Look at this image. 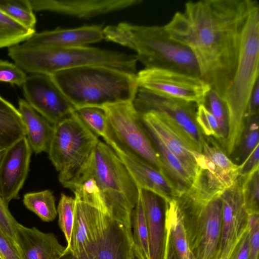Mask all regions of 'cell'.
<instances>
[{
  "mask_svg": "<svg viewBox=\"0 0 259 259\" xmlns=\"http://www.w3.org/2000/svg\"><path fill=\"white\" fill-rule=\"evenodd\" d=\"M140 190L147 224L150 259H163L166 234L165 200L151 191Z\"/></svg>",
  "mask_w": 259,
  "mask_h": 259,
  "instance_id": "obj_23",
  "label": "cell"
},
{
  "mask_svg": "<svg viewBox=\"0 0 259 259\" xmlns=\"http://www.w3.org/2000/svg\"><path fill=\"white\" fill-rule=\"evenodd\" d=\"M100 140L79 118L75 110L53 125L48 157L63 185L76 173Z\"/></svg>",
  "mask_w": 259,
  "mask_h": 259,
  "instance_id": "obj_8",
  "label": "cell"
},
{
  "mask_svg": "<svg viewBox=\"0 0 259 259\" xmlns=\"http://www.w3.org/2000/svg\"><path fill=\"white\" fill-rule=\"evenodd\" d=\"M130 259H145L140 250L134 243L131 249Z\"/></svg>",
  "mask_w": 259,
  "mask_h": 259,
  "instance_id": "obj_46",
  "label": "cell"
},
{
  "mask_svg": "<svg viewBox=\"0 0 259 259\" xmlns=\"http://www.w3.org/2000/svg\"><path fill=\"white\" fill-rule=\"evenodd\" d=\"M99 108L104 111L107 120L106 143L110 141L114 142L124 151L165 175L159 155L133 101L109 104Z\"/></svg>",
  "mask_w": 259,
  "mask_h": 259,
  "instance_id": "obj_9",
  "label": "cell"
},
{
  "mask_svg": "<svg viewBox=\"0 0 259 259\" xmlns=\"http://www.w3.org/2000/svg\"><path fill=\"white\" fill-rule=\"evenodd\" d=\"M90 178L110 214L131 219L139 198V188L132 176L106 143L99 141L88 159L68 181Z\"/></svg>",
  "mask_w": 259,
  "mask_h": 259,
  "instance_id": "obj_6",
  "label": "cell"
},
{
  "mask_svg": "<svg viewBox=\"0 0 259 259\" xmlns=\"http://www.w3.org/2000/svg\"><path fill=\"white\" fill-rule=\"evenodd\" d=\"M6 149L0 148V161H1V160L5 153V152ZM0 197H1V194H0Z\"/></svg>",
  "mask_w": 259,
  "mask_h": 259,
  "instance_id": "obj_47",
  "label": "cell"
},
{
  "mask_svg": "<svg viewBox=\"0 0 259 259\" xmlns=\"http://www.w3.org/2000/svg\"><path fill=\"white\" fill-rule=\"evenodd\" d=\"M0 257L2 259H23L19 248L0 229Z\"/></svg>",
  "mask_w": 259,
  "mask_h": 259,
  "instance_id": "obj_42",
  "label": "cell"
},
{
  "mask_svg": "<svg viewBox=\"0 0 259 259\" xmlns=\"http://www.w3.org/2000/svg\"><path fill=\"white\" fill-rule=\"evenodd\" d=\"M259 168V144L239 165V177L244 179Z\"/></svg>",
  "mask_w": 259,
  "mask_h": 259,
  "instance_id": "obj_41",
  "label": "cell"
},
{
  "mask_svg": "<svg viewBox=\"0 0 259 259\" xmlns=\"http://www.w3.org/2000/svg\"><path fill=\"white\" fill-rule=\"evenodd\" d=\"M196 121L203 135L214 137L220 141L217 121L204 104L197 106Z\"/></svg>",
  "mask_w": 259,
  "mask_h": 259,
  "instance_id": "obj_37",
  "label": "cell"
},
{
  "mask_svg": "<svg viewBox=\"0 0 259 259\" xmlns=\"http://www.w3.org/2000/svg\"><path fill=\"white\" fill-rule=\"evenodd\" d=\"M18 110L25 125L27 138L32 152H48L53 132V125L24 99L18 101Z\"/></svg>",
  "mask_w": 259,
  "mask_h": 259,
  "instance_id": "obj_24",
  "label": "cell"
},
{
  "mask_svg": "<svg viewBox=\"0 0 259 259\" xmlns=\"http://www.w3.org/2000/svg\"><path fill=\"white\" fill-rule=\"evenodd\" d=\"M242 179L239 178L220 196L222 205V230L218 259H228L235 245L248 228V214L241 190Z\"/></svg>",
  "mask_w": 259,
  "mask_h": 259,
  "instance_id": "obj_15",
  "label": "cell"
},
{
  "mask_svg": "<svg viewBox=\"0 0 259 259\" xmlns=\"http://www.w3.org/2000/svg\"><path fill=\"white\" fill-rule=\"evenodd\" d=\"M249 0L190 1L163 26L194 54L201 77L224 99L239 53Z\"/></svg>",
  "mask_w": 259,
  "mask_h": 259,
  "instance_id": "obj_1",
  "label": "cell"
},
{
  "mask_svg": "<svg viewBox=\"0 0 259 259\" xmlns=\"http://www.w3.org/2000/svg\"><path fill=\"white\" fill-rule=\"evenodd\" d=\"M32 153L26 137L7 148L0 161V194L9 205L20 198L19 192L28 175Z\"/></svg>",
  "mask_w": 259,
  "mask_h": 259,
  "instance_id": "obj_17",
  "label": "cell"
},
{
  "mask_svg": "<svg viewBox=\"0 0 259 259\" xmlns=\"http://www.w3.org/2000/svg\"><path fill=\"white\" fill-rule=\"evenodd\" d=\"M122 162L137 186L157 194L165 201L181 196L170 180L147 163L121 149L114 142L107 143Z\"/></svg>",
  "mask_w": 259,
  "mask_h": 259,
  "instance_id": "obj_20",
  "label": "cell"
},
{
  "mask_svg": "<svg viewBox=\"0 0 259 259\" xmlns=\"http://www.w3.org/2000/svg\"><path fill=\"white\" fill-rule=\"evenodd\" d=\"M75 200L72 197L61 193L57 211L59 225L67 244L71 238L74 220Z\"/></svg>",
  "mask_w": 259,
  "mask_h": 259,
  "instance_id": "obj_36",
  "label": "cell"
},
{
  "mask_svg": "<svg viewBox=\"0 0 259 259\" xmlns=\"http://www.w3.org/2000/svg\"><path fill=\"white\" fill-rule=\"evenodd\" d=\"M18 223L10 212L8 205L0 197V229L19 248L17 240V226Z\"/></svg>",
  "mask_w": 259,
  "mask_h": 259,
  "instance_id": "obj_38",
  "label": "cell"
},
{
  "mask_svg": "<svg viewBox=\"0 0 259 259\" xmlns=\"http://www.w3.org/2000/svg\"><path fill=\"white\" fill-rule=\"evenodd\" d=\"M258 137V114L246 119L244 128L237 147L238 148L237 158L240 164L244 161L256 146L259 144Z\"/></svg>",
  "mask_w": 259,
  "mask_h": 259,
  "instance_id": "obj_34",
  "label": "cell"
},
{
  "mask_svg": "<svg viewBox=\"0 0 259 259\" xmlns=\"http://www.w3.org/2000/svg\"><path fill=\"white\" fill-rule=\"evenodd\" d=\"M0 10L25 27L35 29L36 19L29 0H0Z\"/></svg>",
  "mask_w": 259,
  "mask_h": 259,
  "instance_id": "obj_31",
  "label": "cell"
},
{
  "mask_svg": "<svg viewBox=\"0 0 259 259\" xmlns=\"http://www.w3.org/2000/svg\"><path fill=\"white\" fill-rule=\"evenodd\" d=\"M102 25H86L74 28L58 27L52 30L35 33L23 44L48 48H70L87 46L104 39Z\"/></svg>",
  "mask_w": 259,
  "mask_h": 259,
  "instance_id": "obj_21",
  "label": "cell"
},
{
  "mask_svg": "<svg viewBox=\"0 0 259 259\" xmlns=\"http://www.w3.org/2000/svg\"><path fill=\"white\" fill-rule=\"evenodd\" d=\"M166 225L179 259H195L190 248L178 200L165 201Z\"/></svg>",
  "mask_w": 259,
  "mask_h": 259,
  "instance_id": "obj_26",
  "label": "cell"
},
{
  "mask_svg": "<svg viewBox=\"0 0 259 259\" xmlns=\"http://www.w3.org/2000/svg\"><path fill=\"white\" fill-rule=\"evenodd\" d=\"M74 199L72 234L62 255L77 257L99 238L113 217L78 196Z\"/></svg>",
  "mask_w": 259,
  "mask_h": 259,
  "instance_id": "obj_14",
  "label": "cell"
},
{
  "mask_svg": "<svg viewBox=\"0 0 259 259\" xmlns=\"http://www.w3.org/2000/svg\"><path fill=\"white\" fill-rule=\"evenodd\" d=\"M140 114L154 111L163 116L197 152L202 153L204 137L196 121L197 105L139 88L133 101Z\"/></svg>",
  "mask_w": 259,
  "mask_h": 259,
  "instance_id": "obj_11",
  "label": "cell"
},
{
  "mask_svg": "<svg viewBox=\"0 0 259 259\" xmlns=\"http://www.w3.org/2000/svg\"><path fill=\"white\" fill-rule=\"evenodd\" d=\"M140 114L147 132L156 137L180 160L194 182L199 174L201 153L159 113L150 111Z\"/></svg>",
  "mask_w": 259,
  "mask_h": 259,
  "instance_id": "obj_18",
  "label": "cell"
},
{
  "mask_svg": "<svg viewBox=\"0 0 259 259\" xmlns=\"http://www.w3.org/2000/svg\"><path fill=\"white\" fill-rule=\"evenodd\" d=\"M249 233L248 228L239 239L228 259H249Z\"/></svg>",
  "mask_w": 259,
  "mask_h": 259,
  "instance_id": "obj_43",
  "label": "cell"
},
{
  "mask_svg": "<svg viewBox=\"0 0 259 259\" xmlns=\"http://www.w3.org/2000/svg\"><path fill=\"white\" fill-rule=\"evenodd\" d=\"M26 135L18 109L0 96V148H8Z\"/></svg>",
  "mask_w": 259,
  "mask_h": 259,
  "instance_id": "obj_27",
  "label": "cell"
},
{
  "mask_svg": "<svg viewBox=\"0 0 259 259\" xmlns=\"http://www.w3.org/2000/svg\"><path fill=\"white\" fill-rule=\"evenodd\" d=\"M147 134L159 155L165 175L181 196L187 194L192 187L193 178L180 160L162 142L153 135Z\"/></svg>",
  "mask_w": 259,
  "mask_h": 259,
  "instance_id": "obj_25",
  "label": "cell"
},
{
  "mask_svg": "<svg viewBox=\"0 0 259 259\" xmlns=\"http://www.w3.org/2000/svg\"><path fill=\"white\" fill-rule=\"evenodd\" d=\"M258 62L259 4L256 0H249L236 70L224 98L228 114V132L223 146L229 155L236 149L244 128L249 98L258 80Z\"/></svg>",
  "mask_w": 259,
  "mask_h": 259,
  "instance_id": "obj_2",
  "label": "cell"
},
{
  "mask_svg": "<svg viewBox=\"0 0 259 259\" xmlns=\"http://www.w3.org/2000/svg\"><path fill=\"white\" fill-rule=\"evenodd\" d=\"M17 240L23 259H60L66 248L54 233L20 223L17 226Z\"/></svg>",
  "mask_w": 259,
  "mask_h": 259,
  "instance_id": "obj_22",
  "label": "cell"
},
{
  "mask_svg": "<svg viewBox=\"0 0 259 259\" xmlns=\"http://www.w3.org/2000/svg\"><path fill=\"white\" fill-rule=\"evenodd\" d=\"M248 228L249 233V259H258L259 213L248 214Z\"/></svg>",
  "mask_w": 259,
  "mask_h": 259,
  "instance_id": "obj_40",
  "label": "cell"
},
{
  "mask_svg": "<svg viewBox=\"0 0 259 259\" xmlns=\"http://www.w3.org/2000/svg\"><path fill=\"white\" fill-rule=\"evenodd\" d=\"M35 33L0 10V49L9 48L26 41Z\"/></svg>",
  "mask_w": 259,
  "mask_h": 259,
  "instance_id": "obj_29",
  "label": "cell"
},
{
  "mask_svg": "<svg viewBox=\"0 0 259 259\" xmlns=\"http://www.w3.org/2000/svg\"><path fill=\"white\" fill-rule=\"evenodd\" d=\"M204 105L217 121L220 142L224 145L228 132V114L225 103L215 91L211 89L205 98Z\"/></svg>",
  "mask_w": 259,
  "mask_h": 259,
  "instance_id": "obj_32",
  "label": "cell"
},
{
  "mask_svg": "<svg viewBox=\"0 0 259 259\" xmlns=\"http://www.w3.org/2000/svg\"><path fill=\"white\" fill-rule=\"evenodd\" d=\"M259 107V82L256 81L251 92L245 115L247 118L258 114ZM246 121V120H245Z\"/></svg>",
  "mask_w": 259,
  "mask_h": 259,
  "instance_id": "obj_44",
  "label": "cell"
},
{
  "mask_svg": "<svg viewBox=\"0 0 259 259\" xmlns=\"http://www.w3.org/2000/svg\"><path fill=\"white\" fill-rule=\"evenodd\" d=\"M26 77L25 72L15 63L0 60V82L22 87Z\"/></svg>",
  "mask_w": 259,
  "mask_h": 259,
  "instance_id": "obj_39",
  "label": "cell"
},
{
  "mask_svg": "<svg viewBox=\"0 0 259 259\" xmlns=\"http://www.w3.org/2000/svg\"><path fill=\"white\" fill-rule=\"evenodd\" d=\"M136 78L139 88L197 105L204 104L211 90L200 77L167 69L145 68Z\"/></svg>",
  "mask_w": 259,
  "mask_h": 259,
  "instance_id": "obj_12",
  "label": "cell"
},
{
  "mask_svg": "<svg viewBox=\"0 0 259 259\" xmlns=\"http://www.w3.org/2000/svg\"><path fill=\"white\" fill-rule=\"evenodd\" d=\"M131 226L134 243L144 258L150 259L147 224L139 188L138 200L132 212Z\"/></svg>",
  "mask_w": 259,
  "mask_h": 259,
  "instance_id": "obj_30",
  "label": "cell"
},
{
  "mask_svg": "<svg viewBox=\"0 0 259 259\" xmlns=\"http://www.w3.org/2000/svg\"><path fill=\"white\" fill-rule=\"evenodd\" d=\"M163 259H179L172 245L166 225Z\"/></svg>",
  "mask_w": 259,
  "mask_h": 259,
  "instance_id": "obj_45",
  "label": "cell"
},
{
  "mask_svg": "<svg viewBox=\"0 0 259 259\" xmlns=\"http://www.w3.org/2000/svg\"><path fill=\"white\" fill-rule=\"evenodd\" d=\"M199 174L187 193L195 199L221 195L239 179V165L234 163L212 137L205 138L198 161Z\"/></svg>",
  "mask_w": 259,
  "mask_h": 259,
  "instance_id": "obj_10",
  "label": "cell"
},
{
  "mask_svg": "<svg viewBox=\"0 0 259 259\" xmlns=\"http://www.w3.org/2000/svg\"><path fill=\"white\" fill-rule=\"evenodd\" d=\"M133 243L131 220L112 217L101 235L80 255L60 259H130Z\"/></svg>",
  "mask_w": 259,
  "mask_h": 259,
  "instance_id": "obj_16",
  "label": "cell"
},
{
  "mask_svg": "<svg viewBox=\"0 0 259 259\" xmlns=\"http://www.w3.org/2000/svg\"><path fill=\"white\" fill-rule=\"evenodd\" d=\"M33 11L90 19L139 5L142 0H29Z\"/></svg>",
  "mask_w": 259,
  "mask_h": 259,
  "instance_id": "obj_19",
  "label": "cell"
},
{
  "mask_svg": "<svg viewBox=\"0 0 259 259\" xmlns=\"http://www.w3.org/2000/svg\"><path fill=\"white\" fill-rule=\"evenodd\" d=\"M51 76L75 109L134 101L139 89L136 74L104 66H81Z\"/></svg>",
  "mask_w": 259,
  "mask_h": 259,
  "instance_id": "obj_4",
  "label": "cell"
},
{
  "mask_svg": "<svg viewBox=\"0 0 259 259\" xmlns=\"http://www.w3.org/2000/svg\"><path fill=\"white\" fill-rule=\"evenodd\" d=\"M104 39L135 51L146 68L172 70L200 77L196 58L187 47L172 39L163 26L121 22L103 28Z\"/></svg>",
  "mask_w": 259,
  "mask_h": 259,
  "instance_id": "obj_3",
  "label": "cell"
},
{
  "mask_svg": "<svg viewBox=\"0 0 259 259\" xmlns=\"http://www.w3.org/2000/svg\"><path fill=\"white\" fill-rule=\"evenodd\" d=\"M22 87L25 100L52 125L75 110L51 75L30 74Z\"/></svg>",
  "mask_w": 259,
  "mask_h": 259,
  "instance_id": "obj_13",
  "label": "cell"
},
{
  "mask_svg": "<svg viewBox=\"0 0 259 259\" xmlns=\"http://www.w3.org/2000/svg\"><path fill=\"white\" fill-rule=\"evenodd\" d=\"M258 169L242 179L241 190L248 214L259 213Z\"/></svg>",
  "mask_w": 259,
  "mask_h": 259,
  "instance_id": "obj_35",
  "label": "cell"
},
{
  "mask_svg": "<svg viewBox=\"0 0 259 259\" xmlns=\"http://www.w3.org/2000/svg\"><path fill=\"white\" fill-rule=\"evenodd\" d=\"M8 55L30 74L52 75L60 71L89 65H100L136 74L135 55L88 46L48 48L22 44L11 47Z\"/></svg>",
  "mask_w": 259,
  "mask_h": 259,
  "instance_id": "obj_5",
  "label": "cell"
},
{
  "mask_svg": "<svg viewBox=\"0 0 259 259\" xmlns=\"http://www.w3.org/2000/svg\"><path fill=\"white\" fill-rule=\"evenodd\" d=\"M220 196L208 199L186 195L177 198L195 259H218L222 216Z\"/></svg>",
  "mask_w": 259,
  "mask_h": 259,
  "instance_id": "obj_7",
  "label": "cell"
},
{
  "mask_svg": "<svg viewBox=\"0 0 259 259\" xmlns=\"http://www.w3.org/2000/svg\"><path fill=\"white\" fill-rule=\"evenodd\" d=\"M0 259H2L1 257H0Z\"/></svg>",
  "mask_w": 259,
  "mask_h": 259,
  "instance_id": "obj_48",
  "label": "cell"
},
{
  "mask_svg": "<svg viewBox=\"0 0 259 259\" xmlns=\"http://www.w3.org/2000/svg\"><path fill=\"white\" fill-rule=\"evenodd\" d=\"M23 202L28 209L44 222H52L57 217L55 198L50 190L26 193L23 196Z\"/></svg>",
  "mask_w": 259,
  "mask_h": 259,
  "instance_id": "obj_28",
  "label": "cell"
},
{
  "mask_svg": "<svg viewBox=\"0 0 259 259\" xmlns=\"http://www.w3.org/2000/svg\"><path fill=\"white\" fill-rule=\"evenodd\" d=\"M75 111L87 127L97 136L107 138V123L104 111L99 107H83Z\"/></svg>",
  "mask_w": 259,
  "mask_h": 259,
  "instance_id": "obj_33",
  "label": "cell"
}]
</instances>
